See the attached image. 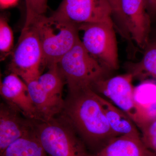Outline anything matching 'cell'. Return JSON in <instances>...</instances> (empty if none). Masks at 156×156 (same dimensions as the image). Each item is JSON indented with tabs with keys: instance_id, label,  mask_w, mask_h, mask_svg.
I'll list each match as a JSON object with an SVG mask.
<instances>
[{
	"instance_id": "obj_1",
	"label": "cell",
	"mask_w": 156,
	"mask_h": 156,
	"mask_svg": "<svg viewBox=\"0 0 156 156\" xmlns=\"http://www.w3.org/2000/svg\"><path fill=\"white\" fill-rule=\"evenodd\" d=\"M98 96L92 88L69 92L61 114L84 144L98 151L118 136L109 125Z\"/></svg>"
},
{
	"instance_id": "obj_2",
	"label": "cell",
	"mask_w": 156,
	"mask_h": 156,
	"mask_svg": "<svg viewBox=\"0 0 156 156\" xmlns=\"http://www.w3.org/2000/svg\"><path fill=\"white\" fill-rule=\"evenodd\" d=\"M57 64L69 92L92 89L96 82L106 78L108 70L88 53L80 39Z\"/></svg>"
},
{
	"instance_id": "obj_3",
	"label": "cell",
	"mask_w": 156,
	"mask_h": 156,
	"mask_svg": "<svg viewBox=\"0 0 156 156\" xmlns=\"http://www.w3.org/2000/svg\"><path fill=\"white\" fill-rule=\"evenodd\" d=\"M34 130L48 156H92L62 115L48 121H34Z\"/></svg>"
},
{
	"instance_id": "obj_4",
	"label": "cell",
	"mask_w": 156,
	"mask_h": 156,
	"mask_svg": "<svg viewBox=\"0 0 156 156\" xmlns=\"http://www.w3.org/2000/svg\"><path fill=\"white\" fill-rule=\"evenodd\" d=\"M43 53L44 65L48 67L58 62L80 39L78 25L53 16H44L34 23Z\"/></svg>"
},
{
	"instance_id": "obj_5",
	"label": "cell",
	"mask_w": 156,
	"mask_h": 156,
	"mask_svg": "<svg viewBox=\"0 0 156 156\" xmlns=\"http://www.w3.org/2000/svg\"><path fill=\"white\" fill-rule=\"evenodd\" d=\"M43 65V50L36 27L34 24L23 27L12 53L9 70L27 84L38 79Z\"/></svg>"
},
{
	"instance_id": "obj_6",
	"label": "cell",
	"mask_w": 156,
	"mask_h": 156,
	"mask_svg": "<svg viewBox=\"0 0 156 156\" xmlns=\"http://www.w3.org/2000/svg\"><path fill=\"white\" fill-rule=\"evenodd\" d=\"M83 32V45L88 53L109 70L119 68L118 44L114 23H108L78 24Z\"/></svg>"
},
{
	"instance_id": "obj_7",
	"label": "cell",
	"mask_w": 156,
	"mask_h": 156,
	"mask_svg": "<svg viewBox=\"0 0 156 156\" xmlns=\"http://www.w3.org/2000/svg\"><path fill=\"white\" fill-rule=\"evenodd\" d=\"M133 80L132 75L129 73L111 78H104L96 82L92 89L125 112L139 129L150 118L143 111L135 101L134 87L132 84Z\"/></svg>"
},
{
	"instance_id": "obj_8",
	"label": "cell",
	"mask_w": 156,
	"mask_h": 156,
	"mask_svg": "<svg viewBox=\"0 0 156 156\" xmlns=\"http://www.w3.org/2000/svg\"><path fill=\"white\" fill-rule=\"evenodd\" d=\"M112 15V9L109 0H62L52 14L58 19L77 24L95 23L114 24Z\"/></svg>"
},
{
	"instance_id": "obj_9",
	"label": "cell",
	"mask_w": 156,
	"mask_h": 156,
	"mask_svg": "<svg viewBox=\"0 0 156 156\" xmlns=\"http://www.w3.org/2000/svg\"><path fill=\"white\" fill-rule=\"evenodd\" d=\"M0 93L6 103L29 119L41 121L29 92L27 84L11 73L1 81Z\"/></svg>"
},
{
	"instance_id": "obj_10",
	"label": "cell",
	"mask_w": 156,
	"mask_h": 156,
	"mask_svg": "<svg viewBox=\"0 0 156 156\" xmlns=\"http://www.w3.org/2000/svg\"><path fill=\"white\" fill-rule=\"evenodd\" d=\"M121 9L130 38L144 49L148 43L151 25L145 0H122Z\"/></svg>"
},
{
	"instance_id": "obj_11",
	"label": "cell",
	"mask_w": 156,
	"mask_h": 156,
	"mask_svg": "<svg viewBox=\"0 0 156 156\" xmlns=\"http://www.w3.org/2000/svg\"><path fill=\"white\" fill-rule=\"evenodd\" d=\"M6 102L0 106V154L17 140L34 131V121L23 118Z\"/></svg>"
},
{
	"instance_id": "obj_12",
	"label": "cell",
	"mask_w": 156,
	"mask_h": 156,
	"mask_svg": "<svg viewBox=\"0 0 156 156\" xmlns=\"http://www.w3.org/2000/svg\"><path fill=\"white\" fill-rule=\"evenodd\" d=\"M92 156H156L147 148L140 136L125 135L116 136Z\"/></svg>"
},
{
	"instance_id": "obj_13",
	"label": "cell",
	"mask_w": 156,
	"mask_h": 156,
	"mask_svg": "<svg viewBox=\"0 0 156 156\" xmlns=\"http://www.w3.org/2000/svg\"><path fill=\"white\" fill-rule=\"evenodd\" d=\"M27 84L41 121H48L61 113L65 104V101L62 98L49 94L42 88L37 80Z\"/></svg>"
},
{
	"instance_id": "obj_14",
	"label": "cell",
	"mask_w": 156,
	"mask_h": 156,
	"mask_svg": "<svg viewBox=\"0 0 156 156\" xmlns=\"http://www.w3.org/2000/svg\"><path fill=\"white\" fill-rule=\"evenodd\" d=\"M98 95L109 125L117 136H140L137 126L128 115L104 97Z\"/></svg>"
},
{
	"instance_id": "obj_15",
	"label": "cell",
	"mask_w": 156,
	"mask_h": 156,
	"mask_svg": "<svg viewBox=\"0 0 156 156\" xmlns=\"http://www.w3.org/2000/svg\"><path fill=\"white\" fill-rule=\"evenodd\" d=\"M142 59L137 62H129L126 65L128 73L133 79L145 80L150 77L156 81V41L148 43L144 48Z\"/></svg>"
},
{
	"instance_id": "obj_16",
	"label": "cell",
	"mask_w": 156,
	"mask_h": 156,
	"mask_svg": "<svg viewBox=\"0 0 156 156\" xmlns=\"http://www.w3.org/2000/svg\"><path fill=\"white\" fill-rule=\"evenodd\" d=\"M0 156H48L35 130L9 146Z\"/></svg>"
},
{
	"instance_id": "obj_17",
	"label": "cell",
	"mask_w": 156,
	"mask_h": 156,
	"mask_svg": "<svg viewBox=\"0 0 156 156\" xmlns=\"http://www.w3.org/2000/svg\"><path fill=\"white\" fill-rule=\"evenodd\" d=\"M138 106L149 118L156 116V81L144 80L134 88Z\"/></svg>"
},
{
	"instance_id": "obj_18",
	"label": "cell",
	"mask_w": 156,
	"mask_h": 156,
	"mask_svg": "<svg viewBox=\"0 0 156 156\" xmlns=\"http://www.w3.org/2000/svg\"><path fill=\"white\" fill-rule=\"evenodd\" d=\"M37 80L42 88L50 95L62 98V90L66 83L57 63L49 66L48 72L41 75Z\"/></svg>"
},
{
	"instance_id": "obj_19",
	"label": "cell",
	"mask_w": 156,
	"mask_h": 156,
	"mask_svg": "<svg viewBox=\"0 0 156 156\" xmlns=\"http://www.w3.org/2000/svg\"><path fill=\"white\" fill-rule=\"evenodd\" d=\"M48 0H25L26 16L24 27L33 24L39 18L45 16Z\"/></svg>"
},
{
	"instance_id": "obj_20",
	"label": "cell",
	"mask_w": 156,
	"mask_h": 156,
	"mask_svg": "<svg viewBox=\"0 0 156 156\" xmlns=\"http://www.w3.org/2000/svg\"><path fill=\"white\" fill-rule=\"evenodd\" d=\"M139 130L146 147L156 154V116L148 119Z\"/></svg>"
},
{
	"instance_id": "obj_21",
	"label": "cell",
	"mask_w": 156,
	"mask_h": 156,
	"mask_svg": "<svg viewBox=\"0 0 156 156\" xmlns=\"http://www.w3.org/2000/svg\"><path fill=\"white\" fill-rule=\"evenodd\" d=\"M14 45L13 31L5 17L0 19V50L7 55L11 52Z\"/></svg>"
},
{
	"instance_id": "obj_22",
	"label": "cell",
	"mask_w": 156,
	"mask_h": 156,
	"mask_svg": "<svg viewBox=\"0 0 156 156\" xmlns=\"http://www.w3.org/2000/svg\"><path fill=\"white\" fill-rule=\"evenodd\" d=\"M121 1L122 0H109V2L112 9V15L114 16L115 20V27H116L123 37H126L128 35V32L122 14Z\"/></svg>"
},
{
	"instance_id": "obj_23",
	"label": "cell",
	"mask_w": 156,
	"mask_h": 156,
	"mask_svg": "<svg viewBox=\"0 0 156 156\" xmlns=\"http://www.w3.org/2000/svg\"><path fill=\"white\" fill-rule=\"evenodd\" d=\"M148 13L150 14L156 15V0H145Z\"/></svg>"
},
{
	"instance_id": "obj_24",
	"label": "cell",
	"mask_w": 156,
	"mask_h": 156,
	"mask_svg": "<svg viewBox=\"0 0 156 156\" xmlns=\"http://www.w3.org/2000/svg\"><path fill=\"white\" fill-rule=\"evenodd\" d=\"M18 0H0V5L2 9H7L15 5Z\"/></svg>"
}]
</instances>
